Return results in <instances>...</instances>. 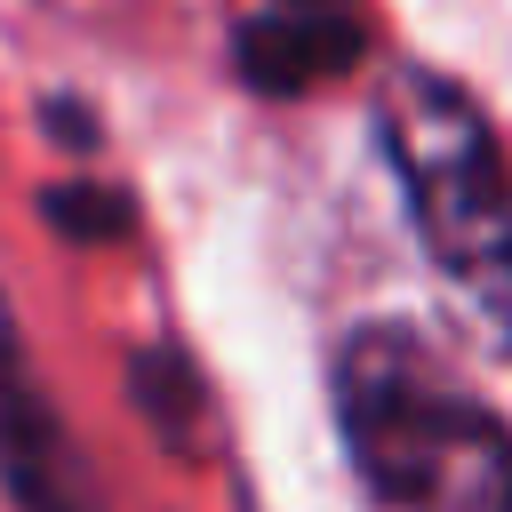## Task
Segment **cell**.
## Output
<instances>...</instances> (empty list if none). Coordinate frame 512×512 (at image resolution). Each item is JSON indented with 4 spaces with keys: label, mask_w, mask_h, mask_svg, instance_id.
<instances>
[{
    "label": "cell",
    "mask_w": 512,
    "mask_h": 512,
    "mask_svg": "<svg viewBox=\"0 0 512 512\" xmlns=\"http://www.w3.org/2000/svg\"><path fill=\"white\" fill-rule=\"evenodd\" d=\"M376 136L440 280L472 304L488 336H512V176L488 112L456 80L400 64L376 96Z\"/></svg>",
    "instance_id": "obj_2"
},
{
    "label": "cell",
    "mask_w": 512,
    "mask_h": 512,
    "mask_svg": "<svg viewBox=\"0 0 512 512\" xmlns=\"http://www.w3.org/2000/svg\"><path fill=\"white\" fill-rule=\"evenodd\" d=\"M48 216H56L64 232H80V240H112V232L128 224V200H104L96 184H56V192H48Z\"/></svg>",
    "instance_id": "obj_5"
},
{
    "label": "cell",
    "mask_w": 512,
    "mask_h": 512,
    "mask_svg": "<svg viewBox=\"0 0 512 512\" xmlns=\"http://www.w3.org/2000/svg\"><path fill=\"white\" fill-rule=\"evenodd\" d=\"M128 376H136V392L160 408V432H168V440H184V416H176V400H192L184 360H176V352H136V360H128Z\"/></svg>",
    "instance_id": "obj_6"
},
{
    "label": "cell",
    "mask_w": 512,
    "mask_h": 512,
    "mask_svg": "<svg viewBox=\"0 0 512 512\" xmlns=\"http://www.w3.org/2000/svg\"><path fill=\"white\" fill-rule=\"evenodd\" d=\"M0 488L24 512H104L80 440L64 432V416L48 408V392L16 344L8 296H0Z\"/></svg>",
    "instance_id": "obj_3"
},
{
    "label": "cell",
    "mask_w": 512,
    "mask_h": 512,
    "mask_svg": "<svg viewBox=\"0 0 512 512\" xmlns=\"http://www.w3.org/2000/svg\"><path fill=\"white\" fill-rule=\"evenodd\" d=\"M328 392L352 480L376 512H512V424L464 392L416 328H352Z\"/></svg>",
    "instance_id": "obj_1"
},
{
    "label": "cell",
    "mask_w": 512,
    "mask_h": 512,
    "mask_svg": "<svg viewBox=\"0 0 512 512\" xmlns=\"http://www.w3.org/2000/svg\"><path fill=\"white\" fill-rule=\"evenodd\" d=\"M360 56V16L352 0H264L240 24V72L264 96H296Z\"/></svg>",
    "instance_id": "obj_4"
}]
</instances>
